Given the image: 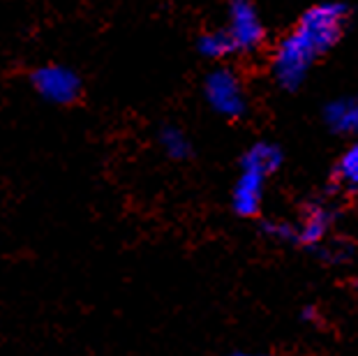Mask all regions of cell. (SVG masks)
<instances>
[{"mask_svg": "<svg viewBox=\"0 0 358 356\" xmlns=\"http://www.w3.org/2000/svg\"><path fill=\"white\" fill-rule=\"evenodd\" d=\"M347 5L324 3L303 12L292 33L280 42L273 56V74L285 90H296L306 79L317 56L326 54L340 40L347 19Z\"/></svg>", "mask_w": 358, "mask_h": 356, "instance_id": "cell-1", "label": "cell"}, {"mask_svg": "<svg viewBox=\"0 0 358 356\" xmlns=\"http://www.w3.org/2000/svg\"><path fill=\"white\" fill-rule=\"evenodd\" d=\"M282 164V150L275 143L257 141L241 157V173L231 190V206L238 215L252 218L262 208L266 178Z\"/></svg>", "mask_w": 358, "mask_h": 356, "instance_id": "cell-2", "label": "cell"}, {"mask_svg": "<svg viewBox=\"0 0 358 356\" xmlns=\"http://www.w3.org/2000/svg\"><path fill=\"white\" fill-rule=\"evenodd\" d=\"M28 81L37 97L53 107H72L83 97V77L65 63L37 65L30 70Z\"/></svg>", "mask_w": 358, "mask_h": 356, "instance_id": "cell-3", "label": "cell"}, {"mask_svg": "<svg viewBox=\"0 0 358 356\" xmlns=\"http://www.w3.org/2000/svg\"><path fill=\"white\" fill-rule=\"evenodd\" d=\"M203 97L208 107L222 118H241L248 109L245 90L229 67H217L203 79Z\"/></svg>", "mask_w": 358, "mask_h": 356, "instance_id": "cell-4", "label": "cell"}, {"mask_svg": "<svg viewBox=\"0 0 358 356\" xmlns=\"http://www.w3.org/2000/svg\"><path fill=\"white\" fill-rule=\"evenodd\" d=\"M236 51H252L264 42L266 30L262 24V17L255 10L252 3L236 0L229 5V26H227Z\"/></svg>", "mask_w": 358, "mask_h": 356, "instance_id": "cell-5", "label": "cell"}, {"mask_svg": "<svg viewBox=\"0 0 358 356\" xmlns=\"http://www.w3.org/2000/svg\"><path fill=\"white\" fill-rule=\"evenodd\" d=\"M333 222V213L324 204H315L306 211L301 225L296 227V243L301 245H319L324 236L329 234V227Z\"/></svg>", "mask_w": 358, "mask_h": 356, "instance_id": "cell-6", "label": "cell"}, {"mask_svg": "<svg viewBox=\"0 0 358 356\" xmlns=\"http://www.w3.org/2000/svg\"><path fill=\"white\" fill-rule=\"evenodd\" d=\"M324 120L329 123L333 132L340 134H358V95L356 97H340L326 104Z\"/></svg>", "mask_w": 358, "mask_h": 356, "instance_id": "cell-7", "label": "cell"}, {"mask_svg": "<svg viewBox=\"0 0 358 356\" xmlns=\"http://www.w3.org/2000/svg\"><path fill=\"white\" fill-rule=\"evenodd\" d=\"M157 141H159V148H162L166 157H171V160H187V157H192V141H189V137L178 125L166 123L159 127Z\"/></svg>", "mask_w": 358, "mask_h": 356, "instance_id": "cell-8", "label": "cell"}, {"mask_svg": "<svg viewBox=\"0 0 358 356\" xmlns=\"http://www.w3.org/2000/svg\"><path fill=\"white\" fill-rule=\"evenodd\" d=\"M196 51H199L203 58L220 60V58L236 54V47L229 33H227V28H217V30H208V33H203L199 40H196Z\"/></svg>", "mask_w": 358, "mask_h": 356, "instance_id": "cell-9", "label": "cell"}, {"mask_svg": "<svg viewBox=\"0 0 358 356\" xmlns=\"http://www.w3.org/2000/svg\"><path fill=\"white\" fill-rule=\"evenodd\" d=\"M338 176L349 185H358V141L352 148H347V153L340 157Z\"/></svg>", "mask_w": 358, "mask_h": 356, "instance_id": "cell-10", "label": "cell"}, {"mask_svg": "<svg viewBox=\"0 0 358 356\" xmlns=\"http://www.w3.org/2000/svg\"><path fill=\"white\" fill-rule=\"evenodd\" d=\"M234 356H271V354H248V352H241V354H234Z\"/></svg>", "mask_w": 358, "mask_h": 356, "instance_id": "cell-11", "label": "cell"}]
</instances>
